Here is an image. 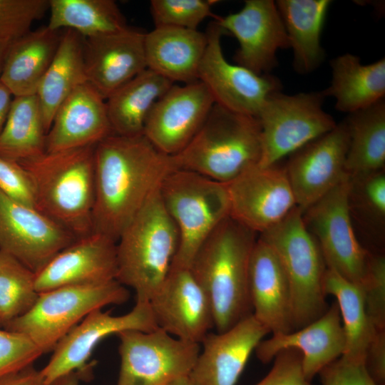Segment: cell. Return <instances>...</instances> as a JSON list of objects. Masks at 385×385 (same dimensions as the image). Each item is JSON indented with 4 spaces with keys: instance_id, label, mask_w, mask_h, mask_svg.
I'll return each instance as SVG.
<instances>
[{
    "instance_id": "cell-1",
    "label": "cell",
    "mask_w": 385,
    "mask_h": 385,
    "mask_svg": "<svg viewBox=\"0 0 385 385\" xmlns=\"http://www.w3.org/2000/svg\"><path fill=\"white\" fill-rule=\"evenodd\" d=\"M176 170L172 156L143 135L112 133L95 146L93 232L117 242L165 178Z\"/></svg>"
},
{
    "instance_id": "cell-2",
    "label": "cell",
    "mask_w": 385,
    "mask_h": 385,
    "mask_svg": "<svg viewBox=\"0 0 385 385\" xmlns=\"http://www.w3.org/2000/svg\"><path fill=\"white\" fill-rule=\"evenodd\" d=\"M257 237L229 216L192 259L190 269L210 300L217 332L227 330L252 313L249 270Z\"/></svg>"
},
{
    "instance_id": "cell-3",
    "label": "cell",
    "mask_w": 385,
    "mask_h": 385,
    "mask_svg": "<svg viewBox=\"0 0 385 385\" xmlns=\"http://www.w3.org/2000/svg\"><path fill=\"white\" fill-rule=\"evenodd\" d=\"M95 146L46 152L19 163L32 183L35 207L76 238L93 232Z\"/></svg>"
},
{
    "instance_id": "cell-4",
    "label": "cell",
    "mask_w": 385,
    "mask_h": 385,
    "mask_svg": "<svg viewBox=\"0 0 385 385\" xmlns=\"http://www.w3.org/2000/svg\"><path fill=\"white\" fill-rule=\"evenodd\" d=\"M178 245L177 227L159 189L117 240L116 280L135 291L136 301H149L166 278Z\"/></svg>"
},
{
    "instance_id": "cell-5",
    "label": "cell",
    "mask_w": 385,
    "mask_h": 385,
    "mask_svg": "<svg viewBox=\"0 0 385 385\" xmlns=\"http://www.w3.org/2000/svg\"><path fill=\"white\" fill-rule=\"evenodd\" d=\"M260 155L257 118L215 103L192 139L172 158L176 169L227 183L257 165Z\"/></svg>"
},
{
    "instance_id": "cell-6",
    "label": "cell",
    "mask_w": 385,
    "mask_h": 385,
    "mask_svg": "<svg viewBox=\"0 0 385 385\" xmlns=\"http://www.w3.org/2000/svg\"><path fill=\"white\" fill-rule=\"evenodd\" d=\"M273 250L289 280L294 330L321 317L328 309L324 279L327 265L314 236L296 207L283 220L258 235Z\"/></svg>"
},
{
    "instance_id": "cell-7",
    "label": "cell",
    "mask_w": 385,
    "mask_h": 385,
    "mask_svg": "<svg viewBox=\"0 0 385 385\" xmlns=\"http://www.w3.org/2000/svg\"><path fill=\"white\" fill-rule=\"evenodd\" d=\"M160 194L179 234L172 265L190 268L202 244L230 216L226 183L176 169L162 183Z\"/></svg>"
},
{
    "instance_id": "cell-8",
    "label": "cell",
    "mask_w": 385,
    "mask_h": 385,
    "mask_svg": "<svg viewBox=\"0 0 385 385\" xmlns=\"http://www.w3.org/2000/svg\"><path fill=\"white\" fill-rule=\"evenodd\" d=\"M128 298V289L116 279L57 287L38 293L33 307L5 329L25 335L46 354L91 312Z\"/></svg>"
},
{
    "instance_id": "cell-9",
    "label": "cell",
    "mask_w": 385,
    "mask_h": 385,
    "mask_svg": "<svg viewBox=\"0 0 385 385\" xmlns=\"http://www.w3.org/2000/svg\"><path fill=\"white\" fill-rule=\"evenodd\" d=\"M322 92L271 94L257 119L261 130L258 165L270 166L332 130L337 123L322 108Z\"/></svg>"
},
{
    "instance_id": "cell-10",
    "label": "cell",
    "mask_w": 385,
    "mask_h": 385,
    "mask_svg": "<svg viewBox=\"0 0 385 385\" xmlns=\"http://www.w3.org/2000/svg\"><path fill=\"white\" fill-rule=\"evenodd\" d=\"M348 175L331 191L302 211L306 227L317 242L327 268L362 286L371 252L360 243L348 205Z\"/></svg>"
},
{
    "instance_id": "cell-11",
    "label": "cell",
    "mask_w": 385,
    "mask_h": 385,
    "mask_svg": "<svg viewBox=\"0 0 385 385\" xmlns=\"http://www.w3.org/2000/svg\"><path fill=\"white\" fill-rule=\"evenodd\" d=\"M117 335L120 357L117 385H166L189 376L200 351V344L180 339L160 328Z\"/></svg>"
},
{
    "instance_id": "cell-12",
    "label": "cell",
    "mask_w": 385,
    "mask_h": 385,
    "mask_svg": "<svg viewBox=\"0 0 385 385\" xmlns=\"http://www.w3.org/2000/svg\"><path fill=\"white\" fill-rule=\"evenodd\" d=\"M225 31L211 24L198 80L207 87L215 103L232 111L257 117L267 98L279 91V80L268 73L259 75L224 56L221 38Z\"/></svg>"
},
{
    "instance_id": "cell-13",
    "label": "cell",
    "mask_w": 385,
    "mask_h": 385,
    "mask_svg": "<svg viewBox=\"0 0 385 385\" xmlns=\"http://www.w3.org/2000/svg\"><path fill=\"white\" fill-rule=\"evenodd\" d=\"M230 217L257 235L283 220L297 206L284 167L255 165L226 183Z\"/></svg>"
},
{
    "instance_id": "cell-14",
    "label": "cell",
    "mask_w": 385,
    "mask_h": 385,
    "mask_svg": "<svg viewBox=\"0 0 385 385\" xmlns=\"http://www.w3.org/2000/svg\"><path fill=\"white\" fill-rule=\"evenodd\" d=\"M76 239L36 207L0 190V250L34 273Z\"/></svg>"
},
{
    "instance_id": "cell-15",
    "label": "cell",
    "mask_w": 385,
    "mask_h": 385,
    "mask_svg": "<svg viewBox=\"0 0 385 385\" xmlns=\"http://www.w3.org/2000/svg\"><path fill=\"white\" fill-rule=\"evenodd\" d=\"M158 328L148 301H136L128 313L114 316L102 309L88 314L56 346L41 370L46 385L71 372L85 369L96 345L111 334L128 330L150 332Z\"/></svg>"
},
{
    "instance_id": "cell-16",
    "label": "cell",
    "mask_w": 385,
    "mask_h": 385,
    "mask_svg": "<svg viewBox=\"0 0 385 385\" xmlns=\"http://www.w3.org/2000/svg\"><path fill=\"white\" fill-rule=\"evenodd\" d=\"M349 143L345 120L292 154L284 167L297 206L304 211L336 187L346 175Z\"/></svg>"
},
{
    "instance_id": "cell-17",
    "label": "cell",
    "mask_w": 385,
    "mask_h": 385,
    "mask_svg": "<svg viewBox=\"0 0 385 385\" xmlns=\"http://www.w3.org/2000/svg\"><path fill=\"white\" fill-rule=\"evenodd\" d=\"M215 101L200 81L173 84L153 105L143 135L162 153L180 152L200 128Z\"/></svg>"
},
{
    "instance_id": "cell-18",
    "label": "cell",
    "mask_w": 385,
    "mask_h": 385,
    "mask_svg": "<svg viewBox=\"0 0 385 385\" xmlns=\"http://www.w3.org/2000/svg\"><path fill=\"white\" fill-rule=\"evenodd\" d=\"M148 302L158 327L180 339L200 344L214 327L210 300L189 267L172 265Z\"/></svg>"
},
{
    "instance_id": "cell-19",
    "label": "cell",
    "mask_w": 385,
    "mask_h": 385,
    "mask_svg": "<svg viewBox=\"0 0 385 385\" xmlns=\"http://www.w3.org/2000/svg\"><path fill=\"white\" fill-rule=\"evenodd\" d=\"M239 43L235 61L254 73L267 74L277 65V51L290 48L282 17L272 0H246L237 12L215 21Z\"/></svg>"
},
{
    "instance_id": "cell-20",
    "label": "cell",
    "mask_w": 385,
    "mask_h": 385,
    "mask_svg": "<svg viewBox=\"0 0 385 385\" xmlns=\"http://www.w3.org/2000/svg\"><path fill=\"white\" fill-rule=\"evenodd\" d=\"M117 242L96 232L76 238L35 273L38 293L116 279Z\"/></svg>"
},
{
    "instance_id": "cell-21",
    "label": "cell",
    "mask_w": 385,
    "mask_h": 385,
    "mask_svg": "<svg viewBox=\"0 0 385 385\" xmlns=\"http://www.w3.org/2000/svg\"><path fill=\"white\" fill-rule=\"evenodd\" d=\"M269 330L252 314L222 332H208L189 378L193 385H235Z\"/></svg>"
},
{
    "instance_id": "cell-22",
    "label": "cell",
    "mask_w": 385,
    "mask_h": 385,
    "mask_svg": "<svg viewBox=\"0 0 385 385\" xmlns=\"http://www.w3.org/2000/svg\"><path fill=\"white\" fill-rule=\"evenodd\" d=\"M145 34L127 26L115 33L84 38L86 81L105 100L147 68Z\"/></svg>"
},
{
    "instance_id": "cell-23",
    "label": "cell",
    "mask_w": 385,
    "mask_h": 385,
    "mask_svg": "<svg viewBox=\"0 0 385 385\" xmlns=\"http://www.w3.org/2000/svg\"><path fill=\"white\" fill-rule=\"evenodd\" d=\"M345 347V333L335 301L316 320L287 334H272L262 340L255 351L258 359L266 364L282 350L297 349L302 355L304 374L312 381L324 367L344 354Z\"/></svg>"
},
{
    "instance_id": "cell-24",
    "label": "cell",
    "mask_w": 385,
    "mask_h": 385,
    "mask_svg": "<svg viewBox=\"0 0 385 385\" xmlns=\"http://www.w3.org/2000/svg\"><path fill=\"white\" fill-rule=\"evenodd\" d=\"M249 294L252 315L270 333L294 331L289 280L273 250L259 236L250 259Z\"/></svg>"
},
{
    "instance_id": "cell-25",
    "label": "cell",
    "mask_w": 385,
    "mask_h": 385,
    "mask_svg": "<svg viewBox=\"0 0 385 385\" xmlns=\"http://www.w3.org/2000/svg\"><path fill=\"white\" fill-rule=\"evenodd\" d=\"M112 133L106 100L86 81L58 108L46 134V152L96 145Z\"/></svg>"
},
{
    "instance_id": "cell-26",
    "label": "cell",
    "mask_w": 385,
    "mask_h": 385,
    "mask_svg": "<svg viewBox=\"0 0 385 385\" xmlns=\"http://www.w3.org/2000/svg\"><path fill=\"white\" fill-rule=\"evenodd\" d=\"M207 43L206 33L198 29L155 27L144 37L147 68L173 83L196 81Z\"/></svg>"
},
{
    "instance_id": "cell-27",
    "label": "cell",
    "mask_w": 385,
    "mask_h": 385,
    "mask_svg": "<svg viewBox=\"0 0 385 385\" xmlns=\"http://www.w3.org/2000/svg\"><path fill=\"white\" fill-rule=\"evenodd\" d=\"M61 35V30H53L46 26L30 30L11 42L0 81L14 97L36 94L57 51Z\"/></svg>"
},
{
    "instance_id": "cell-28",
    "label": "cell",
    "mask_w": 385,
    "mask_h": 385,
    "mask_svg": "<svg viewBox=\"0 0 385 385\" xmlns=\"http://www.w3.org/2000/svg\"><path fill=\"white\" fill-rule=\"evenodd\" d=\"M332 79L322 93L336 100L335 108L349 114L365 109L385 96V59L362 64L354 54L345 53L330 62Z\"/></svg>"
},
{
    "instance_id": "cell-29",
    "label": "cell",
    "mask_w": 385,
    "mask_h": 385,
    "mask_svg": "<svg viewBox=\"0 0 385 385\" xmlns=\"http://www.w3.org/2000/svg\"><path fill=\"white\" fill-rule=\"evenodd\" d=\"M331 3L329 0L277 1L293 50L294 66L299 73L314 71L324 58L320 38Z\"/></svg>"
},
{
    "instance_id": "cell-30",
    "label": "cell",
    "mask_w": 385,
    "mask_h": 385,
    "mask_svg": "<svg viewBox=\"0 0 385 385\" xmlns=\"http://www.w3.org/2000/svg\"><path fill=\"white\" fill-rule=\"evenodd\" d=\"M84 37L72 29L62 32L55 56L36 91L46 133L63 101L79 85L86 82Z\"/></svg>"
},
{
    "instance_id": "cell-31",
    "label": "cell",
    "mask_w": 385,
    "mask_h": 385,
    "mask_svg": "<svg viewBox=\"0 0 385 385\" xmlns=\"http://www.w3.org/2000/svg\"><path fill=\"white\" fill-rule=\"evenodd\" d=\"M173 84L146 68L118 88L106 100L113 133L125 136L143 134L153 105Z\"/></svg>"
},
{
    "instance_id": "cell-32",
    "label": "cell",
    "mask_w": 385,
    "mask_h": 385,
    "mask_svg": "<svg viewBox=\"0 0 385 385\" xmlns=\"http://www.w3.org/2000/svg\"><path fill=\"white\" fill-rule=\"evenodd\" d=\"M349 143L345 162L349 176L385 169V102L349 114Z\"/></svg>"
},
{
    "instance_id": "cell-33",
    "label": "cell",
    "mask_w": 385,
    "mask_h": 385,
    "mask_svg": "<svg viewBox=\"0 0 385 385\" xmlns=\"http://www.w3.org/2000/svg\"><path fill=\"white\" fill-rule=\"evenodd\" d=\"M46 134L36 95L16 96L0 134V157L17 163L38 157Z\"/></svg>"
},
{
    "instance_id": "cell-34",
    "label": "cell",
    "mask_w": 385,
    "mask_h": 385,
    "mask_svg": "<svg viewBox=\"0 0 385 385\" xmlns=\"http://www.w3.org/2000/svg\"><path fill=\"white\" fill-rule=\"evenodd\" d=\"M51 29H72L84 38L121 31L128 26L113 0H48Z\"/></svg>"
},
{
    "instance_id": "cell-35",
    "label": "cell",
    "mask_w": 385,
    "mask_h": 385,
    "mask_svg": "<svg viewBox=\"0 0 385 385\" xmlns=\"http://www.w3.org/2000/svg\"><path fill=\"white\" fill-rule=\"evenodd\" d=\"M324 288L336 299L346 337L342 355L364 360L366 346L374 332L366 314L362 287L327 268Z\"/></svg>"
},
{
    "instance_id": "cell-36",
    "label": "cell",
    "mask_w": 385,
    "mask_h": 385,
    "mask_svg": "<svg viewBox=\"0 0 385 385\" xmlns=\"http://www.w3.org/2000/svg\"><path fill=\"white\" fill-rule=\"evenodd\" d=\"M348 205L354 226L381 246L385 232V170L349 176Z\"/></svg>"
},
{
    "instance_id": "cell-37",
    "label": "cell",
    "mask_w": 385,
    "mask_h": 385,
    "mask_svg": "<svg viewBox=\"0 0 385 385\" xmlns=\"http://www.w3.org/2000/svg\"><path fill=\"white\" fill-rule=\"evenodd\" d=\"M38 296L35 273L9 254L0 250V327L26 314Z\"/></svg>"
},
{
    "instance_id": "cell-38",
    "label": "cell",
    "mask_w": 385,
    "mask_h": 385,
    "mask_svg": "<svg viewBox=\"0 0 385 385\" xmlns=\"http://www.w3.org/2000/svg\"><path fill=\"white\" fill-rule=\"evenodd\" d=\"M210 0H152L151 16L158 26L197 29L207 17L212 16Z\"/></svg>"
},
{
    "instance_id": "cell-39",
    "label": "cell",
    "mask_w": 385,
    "mask_h": 385,
    "mask_svg": "<svg viewBox=\"0 0 385 385\" xmlns=\"http://www.w3.org/2000/svg\"><path fill=\"white\" fill-rule=\"evenodd\" d=\"M48 9V0H0V38H20Z\"/></svg>"
},
{
    "instance_id": "cell-40",
    "label": "cell",
    "mask_w": 385,
    "mask_h": 385,
    "mask_svg": "<svg viewBox=\"0 0 385 385\" xmlns=\"http://www.w3.org/2000/svg\"><path fill=\"white\" fill-rule=\"evenodd\" d=\"M367 316L374 330L385 329V257L372 253L366 280L361 286Z\"/></svg>"
},
{
    "instance_id": "cell-41",
    "label": "cell",
    "mask_w": 385,
    "mask_h": 385,
    "mask_svg": "<svg viewBox=\"0 0 385 385\" xmlns=\"http://www.w3.org/2000/svg\"><path fill=\"white\" fill-rule=\"evenodd\" d=\"M43 354L25 335L0 329V379L32 365Z\"/></svg>"
},
{
    "instance_id": "cell-42",
    "label": "cell",
    "mask_w": 385,
    "mask_h": 385,
    "mask_svg": "<svg viewBox=\"0 0 385 385\" xmlns=\"http://www.w3.org/2000/svg\"><path fill=\"white\" fill-rule=\"evenodd\" d=\"M318 375L322 385H377L364 359L344 355L324 367Z\"/></svg>"
},
{
    "instance_id": "cell-43",
    "label": "cell",
    "mask_w": 385,
    "mask_h": 385,
    "mask_svg": "<svg viewBox=\"0 0 385 385\" xmlns=\"http://www.w3.org/2000/svg\"><path fill=\"white\" fill-rule=\"evenodd\" d=\"M255 385H314L303 371L301 353L294 349L280 351L268 374Z\"/></svg>"
},
{
    "instance_id": "cell-44",
    "label": "cell",
    "mask_w": 385,
    "mask_h": 385,
    "mask_svg": "<svg viewBox=\"0 0 385 385\" xmlns=\"http://www.w3.org/2000/svg\"><path fill=\"white\" fill-rule=\"evenodd\" d=\"M0 190L16 202L35 207L34 188L26 170L19 163L1 157Z\"/></svg>"
},
{
    "instance_id": "cell-45",
    "label": "cell",
    "mask_w": 385,
    "mask_h": 385,
    "mask_svg": "<svg viewBox=\"0 0 385 385\" xmlns=\"http://www.w3.org/2000/svg\"><path fill=\"white\" fill-rule=\"evenodd\" d=\"M366 368L377 385H385V329L375 330L364 354Z\"/></svg>"
},
{
    "instance_id": "cell-46",
    "label": "cell",
    "mask_w": 385,
    "mask_h": 385,
    "mask_svg": "<svg viewBox=\"0 0 385 385\" xmlns=\"http://www.w3.org/2000/svg\"><path fill=\"white\" fill-rule=\"evenodd\" d=\"M0 385H46L41 370L30 365L0 379Z\"/></svg>"
},
{
    "instance_id": "cell-47",
    "label": "cell",
    "mask_w": 385,
    "mask_h": 385,
    "mask_svg": "<svg viewBox=\"0 0 385 385\" xmlns=\"http://www.w3.org/2000/svg\"><path fill=\"white\" fill-rule=\"evenodd\" d=\"M12 93L0 81V134L6 123L11 102Z\"/></svg>"
},
{
    "instance_id": "cell-48",
    "label": "cell",
    "mask_w": 385,
    "mask_h": 385,
    "mask_svg": "<svg viewBox=\"0 0 385 385\" xmlns=\"http://www.w3.org/2000/svg\"><path fill=\"white\" fill-rule=\"evenodd\" d=\"M84 371L85 369L71 372L56 379L48 385H80L81 376H83Z\"/></svg>"
},
{
    "instance_id": "cell-49",
    "label": "cell",
    "mask_w": 385,
    "mask_h": 385,
    "mask_svg": "<svg viewBox=\"0 0 385 385\" xmlns=\"http://www.w3.org/2000/svg\"><path fill=\"white\" fill-rule=\"evenodd\" d=\"M12 41L0 38V76L7 51Z\"/></svg>"
},
{
    "instance_id": "cell-50",
    "label": "cell",
    "mask_w": 385,
    "mask_h": 385,
    "mask_svg": "<svg viewBox=\"0 0 385 385\" xmlns=\"http://www.w3.org/2000/svg\"><path fill=\"white\" fill-rule=\"evenodd\" d=\"M166 385H193L189 376L178 378Z\"/></svg>"
}]
</instances>
